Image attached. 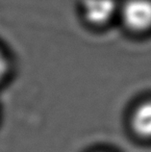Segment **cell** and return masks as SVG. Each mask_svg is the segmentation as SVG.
<instances>
[{"instance_id": "cell-3", "label": "cell", "mask_w": 151, "mask_h": 152, "mask_svg": "<svg viewBox=\"0 0 151 152\" xmlns=\"http://www.w3.org/2000/svg\"><path fill=\"white\" fill-rule=\"evenodd\" d=\"M130 125L135 134L142 139H151V99L135 107L130 118Z\"/></svg>"}, {"instance_id": "cell-1", "label": "cell", "mask_w": 151, "mask_h": 152, "mask_svg": "<svg viewBox=\"0 0 151 152\" xmlns=\"http://www.w3.org/2000/svg\"><path fill=\"white\" fill-rule=\"evenodd\" d=\"M118 15L123 25L133 33L151 31V0H128L120 7Z\"/></svg>"}, {"instance_id": "cell-4", "label": "cell", "mask_w": 151, "mask_h": 152, "mask_svg": "<svg viewBox=\"0 0 151 152\" xmlns=\"http://www.w3.org/2000/svg\"><path fill=\"white\" fill-rule=\"evenodd\" d=\"M9 70V62L5 54L0 50V81L5 77Z\"/></svg>"}, {"instance_id": "cell-2", "label": "cell", "mask_w": 151, "mask_h": 152, "mask_svg": "<svg viewBox=\"0 0 151 152\" xmlns=\"http://www.w3.org/2000/svg\"><path fill=\"white\" fill-rule=\"evenodd\" d=\"M81 10L90 25L101 27L109 24L118 15L120 5L116 0H83Z\"/></svg>"}]
</instances>
